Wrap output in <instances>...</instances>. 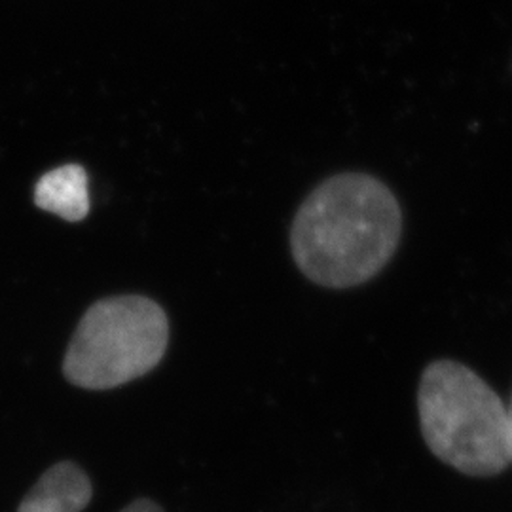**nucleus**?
Returning a JSON list of instances; mask_svg holds the SVG:
<instances>
[{"label": "nucleus", "mask_w": 512, "mask_h": 512, "mask_svg": "<svg viewBox=\"0 0 512 512\" xmlns=\"http://www.w3.org/2000/svg\"><path fill=\"white\" fill-rule=\"evenodd\" d=\"M403 230L397 198L365 173L319 184L300 205L291 249L302 274L329 289L363 285L393 258Z\"/></svg>", "instance_id": "nucleus-1"}, {"label": "nucleus", "mask_w": 512, "mask_h": 512, "mask_svg": "<svg viewBox=\"0 0 512 512\" xmlns=\"http://www.w3.org/2000/svg\"><path fill=\"white\" fill-rule=\"evenodd\" d=\"M429 450L461 473L494 476L509 463L507 406L478 374L456 361L427 366L418 391Z\"/></svg>", "instance_id": "nucleus-2"}, {"label": "nucleus", "mask_w": 512, "mask_h": 512, "mask_svg": "<svg viewBox=\"0 0 512 512\" xmlns=\"http://www.w3.org/2000/svg\"><path fill=\"white\" fill-rule=\"evenodd\" d=\"M167 344L169 323L160 304L137 294L103 298L80 319L63 374L82 389H112L160 365Z\"/></svg>", "instance_id": "nucleus-3"}, {"label": "nucleus", "mask_w": 512, "mask_h": 512, "mask_svg": "<svg viewBox=\"0 0 512 512\" xmlns=\"http://www.w3.org/2000/svg\"><path fill=\"white\" fill-rule=\"evenodd\" d=\"M90 476L73 461H61L38 478L18 512H82L92 501Z\"/></svg>", "instance_id": "nucleus-4"}, {"label": "nucleus", "mask_w": 512, "mask_h": 512, "mask_svg": "<svg viewBox=\"0 0 512 512\" xmlns=\"http://www.w3.org/2000/svg\"><path fill=\"white\" fill-rule=\"evenodd\" d=\"M38 209L67 222H80L90 213L88 173L82 165L69 164L44 173L35 186Z\"/></svg>", "instance_id": "nucleus-5"}, {"label": "nucleus", "mask_w": 512, "mask_h": 512, "mask_svg": "<svg viewBox=\"0 0 512 512\" xmlns=\"http://www.w3.org/2000/svg\"><path fill=\"white\" fill-rule=\"evenodd\" d=\"M122 512H164V509H162L158 503H154V501L143 497V499L133 501V503L128 505Z\"/></svg>", "instance_id": "nucleus-6"}, {"label": "nucleus", "mask_w": 512, "mask_h": 512, "mask_svg": "<svg viewBox=\"0 0 512 512\" xmlns=\"http://www.w3.org/2000/svg\"><path fill=\"white\" fill-rule=\"evenodd\" d=\"M507 431H509V456L512 463V401L511 406H507Z\"/></svg>", "instance_id": "nucleus-7"}]
</instances>
